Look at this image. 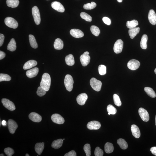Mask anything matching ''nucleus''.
Returning <instances> with one entry per match:
<instances>
[{
    "instance_id": "obj_1",
    "label": "nucleus",
    "mask_w": 156,
    "mask_h": 156,
    "mask_svg": "<svg viewBox=\"0 0 156 156\" xmlns=\"http://www.w3.org/2000/svg\"><path fill=\"white\" fill-rule=\"evenodd\" d=\"M51 83V77L49 74L45 73L42 76L40 86L46 91L49 90Z\"/></svg>"
},
{
    "instance_id": "obj_2",
    "label": "nucleus",
    "mask_w": 156,
    "mask_h": 156,
    "mask_svg": "<svg viewBox=\"0 0 156 156\" xmlns=\"http://www.w3.org/2000/svg\"><path fill=\"white\" fill-rule=\"evenodd\" d=\"M64 83L67 90L70 92L72 90L74 81L71 75L69 74L66 75L64 80Z\"/></svg>"
},
{
    "instance_id": "obj_3",
    "label": "nucleus",
    "mask_w": 156,
    "mask_h": 156,
    "mask_svg": "<svg viewBox=\"0 0 156 156\" xmlns=\"http://www.w3.org/2000/svg\"><path fill=\"white\" fill-rule=\"evenodd\" d=\"M90 83L91 87L94 90L99 91L101 90L102 86L101 81L95 78H92L90 80Z\"/></svg>"
},
{
    "instance_id": "obj_4",
    "label": "nucleus",
    "mask_w": 156,
    "mask_h": 156,
    "mask_svg": "<svg viewBox=\"0 0 156 156\" xmlns=\"http://www.w3.org/2000/svg\"><path fill=\"white\" fill-rule=\"evenodd\" d=\"M33 19L37 25H39L41 21L40 14L38 8L36 6H34L32 9Z\"/></svg>"
},
{
    "instance_id": "obj_5",
    "label": "nucleus",
    "mask_w": 156,
    "mask_h": 156,
    "mask_svg": "<svg viewBox=\"0 0 156 156\" xmlns=\"http://www.w3.org/2000/svg\"><path fill=\"white\" fill-rule=\"evenodd\" d=\"M4 22L7 26L11 28L16 29L17 28L18 26L17 22L12 17H6L4 20Z\"/></svg>"
},
{
    "instance_id": "obj_6",
    "label": "nucleus",
    "mask_w": 156,
    "mask_h": 156,
    "mask_svg": "<svg viewBox=\"0 0 156 156\" xmlns=\"http://www.w3.org/2000/svg\"><path fill=\"white\" fill-rule=\"evenodd\" d=\"M123 42L122 40L119 39L115 42L113 50L114 52L117 54L121 53L123 49Z\"/></svg>"
},
{
    "instance_id": "obj_7",
    "label": "nucleus",
    "mask_w": 156,
    "mask_h": 156,
    "mask_svg": "<svg viewBox=\"0 0 156 156\" xmlns=\"http://www.w3.org/2000/svg\"><path fill=\"white\" fill-rule=\"evenodd\" d=\"M88 52H85L80 57V61L82 65L83 66H86L90 63V57L89 55Z\"/></svg>"
},
{
    "instance_id": "obj_8",
    "label": "nucleus",
    "mask_w": 156,
    "mask_h": 156,
    "mask_svg": "<svg viewBox=\"0 0 156 156\" xmlns=\"http://www.w3.org/2000/svg\"><path fill=\"white\" fill-rule=\"evenodd\" d=\"M2 102L4 107L9 110L13 111L15 110V107L14 103L10 100L6 99H3Z\"/></svg>"
},
{
    "instance_id": "obj_9",
    "label": "nucleus",
    "mask_w": 156,
    "mask_h": 156,
    "mask_svg": "<svg viewBox=\"0 0 156 156\" xmlns=\"http://www.w3.org/2000/svg\"><path fill=\"white\" fill-rule=\"evenodd\" d=\"M140 65V62L138 60L132 59L129 61L128 63L127 66L129 69L132 70H137Z\"/></svg>"
},
{
    "instance_id": "obj_10",
    "label": "nucleus",
    "mask_w": 156,
    "mask_h": 156,
    "mask_svg": "<svg viewBox=\"0 0 156 156\" xmlns=\"http://www.w3.org/2000/svg\"><path fill=\"white\" fill-rule=\"evenodd\" d=\"M139 113L140 117L142 121L144 122H148L150 119V117L148 111L142 108H140L139 110Z\"/></svg>"
},
{
    "instance_id": "obj_11",
    "label": "nucleus",
    "mask_w": 156,
    "mask_h": 156,
    "mask_svg": "<svg viewBox=\"0 0 156 156\" xmlns=\"http://www.w3.org/2000/svg\"><path fill=\"white\" fill-rule=\"evenodd\" d=\"M51 119L54 123L58 124H63L65 122L64 118L58 114H54L51 116Z\"/></svg>"
},
{
    "instance_id": "obj_12",
    "label": "nucleus",
    "mask_w": 156,
    "mask_h": 156,
    "mask_svg": "<svg viewBox=\"0 0 156 156\" xmlns=\"http://www.w3.org/2000/svg\"><path fill=\"white\" fill-rule=\"evenodd\" d=\"M8 128L10 133L13 134L18 128V125L16 122L12 119L8 120Z\"/></svg>"
},
{
    "instance_id": "obj_13",
    "label": "nucleus",
    "mask_w": 156,
    "mask_h": 156,
    "mask_svg": "<svg viewBox=\"0 0 156 156\" xmlns=\"http://www.w3.org/2000/svg\"><path fill=\"white\" fill-rule=\"evenodd\" d=\"M52 7L55 10L60 12H63L65 11V9L62 4L59 2L54 1L51 4Z\"/></svg>"
},
{
    "instance_id": "obj_14",
    "label": "nucleus",
    "mask_w": 156,
    "mask_h": 156,
    "mask_svg": "<svg viewBox=\"0 0 156 156\" xmlns=\"http://www.w3.org/2000/svg\"><path fill=\"white\" fill-rule=\"evenodd\" d=\"M101 126V124L99 122L92 121L88 122L87 127L90 130H97L100 128Z\"/></svg>"
},
{
    "instance_id": "obj_15",
    "label": "nucleus",
    "mask_w": 156,
    "mask_h": 156,
    "mask_svg": "<svg viewBox=\"0 0 156 156\" xmlns=\"http://www.w3.org/2000/svg\"><path fill=\"white\" fill-rule=\"evenodd\" d=\"M88 98V95L86 93H84L81 94L78 96L76 100L78 104L80 105H84Z\"/></svg>"
},
{
    "instance_id": "obj_16",
    "label": "nucleus",
    "mask_w": 156,
    "mask_h": 156,
    "mask_svg": "<svg viewBox=\"0 0 156 156\" xmlns=\"http://www.w3.org/2000/svg\"><path fill=\"white\" fill-rule=\"evenodd\" d=\"M29 119L32 121L36 122H39L41 121L42 117L38 114L35 112H32L29 115Z\"/></svg>"
},
{
    "instance_id": "obj_17",
    "label": "nucleus",
    "mask_w": 156,
    "mask_h": 156,
    "mask_svg": "<svg viewBox=\"0 0 156 156\" xmlns=\"http://www.w3.org/2000/svg\"><path fill=\"white\" fill-rule=\"evenodd\" d=\"M148 19L149 22L152 25H155L156 24V14L154 10H151L149 11Z\"/></svg>"
},
{
    "instance_id": "obj_18",
    "label": "nucleus",
    "mask_w": 156,
    "mask_h": 156,
    "mask_svg": "<svg viewBox=\"0 0 156 156\" xmlns=\"http://www.w3.org/2000/svg\"><path fill=\"white\" fill-rule=\"evenodd\" d=\"M39 70L38 68L35 67L29 70L26 72V75L28 77L32 78L36 76L38 73Z\"/></svg>"
},
{
    "instance_id": "obj_19",
    "label": "nucleus",
    "mask_w": 156,
    "mask_h": 156,
    "mask_svg": "<svg viewBox=\"0 0 156 156\" xmlns=\"http://www.w3.org/2000/svg\"><path fill=\"white\" fill-rule=\"evenodd\" d=\"M70 32L72 36L76 38H81L84 36L83 32L78 29H72L70 30Z\"/></svg>"
},
{
    "instance_id": "obj_20",
    "label": "nucleus",
    "mask_w": 156,
    "mask_h": 156,
    "mask_svg": "<svg viewBox=\"0 0 156 156\" xmlns=\"http://www.w3.org/2000/svg\"><path fill=\"white\" fill-rule=\"evenodd\" d=\"M131 130L132 134L135 138H139L140 136V132L138 127L136 125L133 124L131 126Z\"/></svg>"
},
{
    "instance_id": "obj_21",
    "label": "nucleus",
    "mask_w": 156,
    "mask_h": 156,
    "mask_svg": "<svg viewBox=\"0 0 156 156\" xmlns=\"http://www.w3.org/2000/svg\"><path fill=\"white\" fill-rule=\"evenodd\" d=\"M37 64V62L35 60H30L26 62L24 64L23 68L24 70H28L36 66Z\"/></svg>"
},
{
    "instance_id": "obj_22",
    "label": "nucleus",
    "mask_w": 156,
    "mask_h": 156,
    "mask_svg": "<svg viewBox=\"0 0 156 156\" xmlns=\"http://www.w3.org/2000/svg\"><path fill=\"white\" fill-rule=\"evenodd\" d=\"M44 147V142L36 143L35 146V150L36 152L39 155H41L42 152H43Z\"/></svg>"
},
{
    "instance_id": "obj_23",
    "label": "nucleus",
    "mask_w": 156,
    "mask_h": 156,
    "mask_svg": "<svg viewBox=\"0 0 156 156\" xmlns=\"http://www.w3.org/2000/svg\"><path fill=\"white\" fill-rule=\"evenodd\" d=\"M63 42L62 40L59 38H57L55 40L54 44V47L55 49L61 50L63 48Z\"/></svg>"
},
{
    "instance_id": "obj_24",
    "label": "nucleus",
    "mask_w": 156,
    "mask_h": 156,
    "mask_svg": "<svg viewBox=\"0 0 156 156\" xmlns=\"http://www.w3.org/2000/svg\"><path fill=\"white\" fill-rule=\"evenodd\" d=\"M140 28L139 27H135L129 30L128 32L131 39L134 38L135 37L139 32Z\"/></svg>"
},
{
    "instance_id": "obj_25",
    "label": "nucleus",
    "mask_w": 156,
    "mask_h": 156,
    "mask_svg": "<svg viewBox=\"0 0 156 156\" xmlns=\"http://www.w3.org/2000/svg\"><path fill=\"white\" fill-rule=\"evenodd\" d=\"M19 3V0H7L6 4L9 7L14 8L17 7Z\"/></svg>"
},
{
    "instance_id": "obj_26",
    "label": "nucleus",
    "mask_w": 156,
    "mask_h": 156,
    "mask_svg": "<svg viewBox=\"0 0 156 156\" xmlns=\"http://www.w3.org/2000/svg\"><path fill=\"white\" fill-rule=\"evenodd\" d=\"M65 61L68 66H72L75 64L74 57L72 54H69L65 57Z\"/></svg>"
},
{
    "instance_id": "obj_27",
    "label": "nucleus",
    "mask_w": 156,
    "mask_h": 156,
    "mask_svg": "<svg viewBox=\"0 0 156 156\" xmlns=\"http://www.w3.org/2000/svg\"><path fill=\"white\" fill-rule=\"evenodd\" d=\"M16 44L15 39L12 38L11 39L9 43L7 46V49L11 52H13L16 50Z\"/></svg>"
},
{
    "instance_id": "obj_28",
    "label": "nucleus",
    "mask_w": 156,
    "mask_h": 156,
    "mask_svg": "<svg viewBox=\"0 0 156 156\" xmlns=\"http://www.w3.org/2000/svg\"><path fill=\"white\" fill-rule=\"evenodd\" d=\"M63 142V140L61 139L55 140L52 142V146L55 149H59L62 146Z\"/></svg>"
},
{
    "instance_id": "obj_29",
    "label": "nucleus",
    "mask_w": 156,
    "mask_h": 156,
    "mask_svg": "<svg viewBox=\"0 0 156 156\" xmlns=\"http://www.w3.org/2000/svg\"><path fill=\"white\" fill-rule=\"evenodd\" d=\"M148 37L146 35L144 34L142 36L140 41V47L143 49H146L147 48V43L148 41Z\"/></svg>"
},
{
    "instance_id": "obj_30",
    "label": "nucleus",
    "mask_w": 156,
    "mask_h": 156,
    "mask_svg": "<svg viewBox=\"0 0 156 156\" xmlns=\"http://www.w3.org/2000/svg\"><path fill=\"white\" fill-rule=\"evenodd\" d=\"M29 37L31 46L33 48H38V44L34 36L32 35H30Z\"/></svg>"
},
{
    "instance_id": "obj_31",
    "label": "nucleus",
    "mask_w": 156,
    "mask_h": 156,
    "mask_svg": "<svg viewBox=\"0 0 156 156\" xmlns=\"http://www.w3.org/2000/svg\"><path fill=\"white\" fill-rule=\"evenodd\" d=\"M104 150L106 153H112L114 150L113 144L110 142H107L105 145Z\"/></svg>"
},
{
    "instance_id": "obj_32",
    "label": "nucleus",
    "mask_w": 156,
    "mask_h": 156,
    "mask_svg": "<svg viewBox=\"0 0 156 156\" xmlns=\"http://www.w3.org/2000/svg\"><path fill=\"white\" fill-rule=\"evenodd\" d=\"M117 143L123 150H126L128 147V144L125 140L122 139H119L117 140Z\"/></svg>"
},
{
    "instance_id": "obj_33",
    "label": "nucleus",
    "mask_w": 156,
    "mask_h": 156,
    "mask_svg": "<svg viewBox=\"0 0 156 156\" xmlns=\"http://www.w3.org/2000/svg\"><path fill=\"white\" fill-rule=\"evenodd\" d=\"M144 90L146 92L149 96L152 98H155L156 94L155 91L151 88L149 87H146Z\"/></svg>"
},
{
    "instance_id": "obj_34",
    "label": "nucleus",
    "mask_w": 156,
    "mask_h": 156,
    "mask_svg": "<svg viewBox=\"0 0 156 156\" xmlns=\"http://www.w3.org/2000/svg\"><path fill=\"white\" fill-rule=\"evenodd\" d=\"M139 23L138 21L135 20L127 22L126 25L127 27L130 29L136 27L138 25Z\"/></svg>"
},
{
    "instance_id": "obj_35",
    "label": "nucleus",
    "mask_w": 156,
    "mask_h": 156,
    "mask_svg": "<svg viewBox=\"0 0 156 156\" xmlns=\"http://www.w3.org/2000/svg\"><path fill=\"white\" fill-rule=\"evenodd\" d=\"M97 6V4L94 2H91V3H87L84 4L83 8L85 9L91 10Z\"/></svg>"
},
{
    "instance_id": "obj_36",
    "label": "nucleus",
    "mask_w": 156,
    "mask_h": 156,
    "mask_svg": "<svg viewBox=\"0 0 156 156\" xmlns=\"http://www.w3.org/2000/svg\"><path fill=\"white\" fill-rule=\"evenodd\" d=\"M91 32L92 34L96 36H98L100 33L99 29L97 27L95 26H92L90 28Z\"/></svg>"
},
{
    "instance_id": "obj_37",
    "label": "nucleus",
    "mask_w": 156,
    "mask_h": 156,
    "mask_svg": "<svg viewBox=\"0 0 156 156\" xmlns=\"http://www.w3.org/2000/svg\"><path fill=\"white\" fill-rule=\"evenodd\" d=\"M80 16L82 19L86 21L91 22L92 20V17L90 16L85 12H81Z\"/></svg>"
},
{
    "instance_id": "obj_38",
    "label": "nucleus",
    "mask_w": 156,
    "mask_h": 156,
    "mask_svg": "<svg viewBox=\"0 0 156 156\" xmlns=\"http://www.w3.org/2000/svg\"><path fill=\"white\" fill-rule=\"evenodd\" d=\"M114 102L115 105L118 106L121 105L122 103L119 97L116 94H114L113 96Z\"/></svg>"
},
{
    "instance_id": "obj_39",
    "label": "nucleus",
    "mask_w": 156,
    "mask_h": 156,
    "mask_svg": "<svg viewBox=\"0 0 156 156\" xmlns=\"http://www.w3.org/2000/svg\"><path fill=\"white\" fill-rule=\"evenodd\" d=\"M107 110L108 113L112 115L115 114L117 111L116 109L111 104L109 105L107 107Z\"/></svg>"
},
{
    "instance_id": "obj_40",
    "label": "nucleus",
    "mask_w": 156,
    "mask_h": 156,
    "mask_svg": "<svg viewBox=\"0 0 156 156\" xmlns=\"http://www.w3.org/2000/svg\"><path fill=\"white\" fill-rule=\"evenodd\" d=\"M11 80V77L9 75L3 73L0 74V81H9Z\"/></svg>"
},
{
    "instance_id": "obj_41",
    "label": "nucleus",
    "mask_w": 156,
    "mask_h": 156,
    "mask_svg": "<svg viewBox=\"0 0 156 156\" xmlns=\"http://www.w3.org/2000/svg\"><path fill=\"white\" fill-rule=\"evenodd\" d=\"M99 74L101 75H103L106 74V66L103 65H100L98 67Z\"/></svg>"
},
{
    "instance_id": "obj_42",
    "label": "nucleus",
    "mask_w": 156,
    "mask_h": 156,
    "mask_svg": "<svg viewBox=\"0 0 156 156\" xmlns=\"http://www.w3.org/2000/svg\"><path fill=\"white\" fill-rule=\"evenodd\" d=\"M84 150L86 154V156H91V146L90 144H87L85 145L84 147Z\"/></svg>"
},
{
    "instance_id": "obj_43",
    "label": "nucleus",
    "mask_w": 156,
    "mask_h": 156,
    "mask_svg": "<svg viewBox=\"0 0 156 156\" xmlns=\"http://www.w3.org/2000/svg\"><path fill=\"white\" fill-rule=\"evenodd\" d=\"M46 91L40 86L38 88L37 91V94L39 96L42 97L46 94Z\"/></svg>"
},
{
    "instance_id": "obj_44",
    "label": "nucleus",
    "mask_w": 156,
    "mask_h": 156,
    "mask_svg": "<svg viewBox=\"0 0 156 156\" xmlns=\"http://www.w3.org/2000/svg\"><path fill=\"white\" fill-rule=\"evenodd\" d=\"M4 151L6 155L8 156H12L14 153V150L10 148H5L4 149Z\"/></svg>"
},
{
    "instance_id": "obj_45",
    "label": "nucleus",
    "mask_w": 156,
    "mask_h": 156,
    "mask_svg": "<svg viewBox=\"0 0 156 156\" xmlns=\"http://www.w3.org/2000/svg\"><path fill=\"white\" fill-rule=\"evenodd\" d=\"M95 156H102L104 154L103 150L99 147H97L95 151Z\"/></svg>"
},
{
    "instance_id": "obj_46",
    "label": "nucleus",
    "mask_w": 156,
    "mask_h": 156,
    "mask_svg": "<svg viewBox=\"0 0 156 156\" xmlns=\"http://www.w3.org/2000/svg\"><path fill=\"white\" fill-rule=\"evenodd\" d=\"M102 20L107 25H110L111 24V20L107 17H104L102 19Z\"/></svg>"
},
{
    "instance_id": "obj_47",
    "label": "nucleus",
    "mask_w": 156,
    "mask_h": 156,
    "mask_svg": "<svg viewBox=\"0 0 156 156\" xmlns=\"http://www.w3.org/2000/svg\"><path fill=\"white\" fill-rule=\"evenodd\" d=\"M65 156H76V153L74 150H72L66 153L64 155Z\"/></svg>"
},
{
    "instance_id": "obj_48",
    "label": "nucleus",
    "mask_w": 156,
    "mask_h": 156,
    "mask_svg": "<svg viewBox=\"0 0 156 156\" xmlns=\"http://www.w3.org/2000/svg\"><path fill=\"white\" fill-rule=\"evenodd\" d=\"M4 35L2 34H0V46H1L4 43Z\"/></svg>"
},
{
    "instance_id": "obj_49",
    "label": "nucleus",
    "mask_w": 156,
    "mask_h": 156,
    "mask_svg": "<svg viewBox=\"0 0 156 156\" xmlns=\"http://www.w3.org/2000/svg\"><path fill=\"white\" fill-rule=\"evenodd\" d=\"M150 151L153 154L156 156V147H152L150 149Z\"/></svg>"
},
{
    "instance_id": "obj_50",
    "label": "nucleus",
    "mask_w": 156,
    "mask_h": 156,
    "mask_svg": "<svg viewBox=\"0 0 156 156\" xmlns=\"http://www.w3.org/2000/svg\"><path fill=\"white\" fill-rule=\"evenodd\" d=\"M6 54L5 53L0 51V60H2L5 57Z\"/></svg>"
},
{
    "instance_id": "obj_51",
    "label": "nucleus",
    "mask_w": 156,
    "mask_h": 156,
    "mask_svg": "<svg viewBox=\"0 0 156 156\" xmlns=\"http://www.w3.org/2000/svg\"><path fill=\"white\" fill-rule=\"evenodd\" d=\"M2 124L4 126H5L6 125V122L5 120H3L2 121Z\"/></svg>"
},
{
    "instance_id": "obj_52",
    "label": "nucleus",
    "mask_w": 156,
    "mask_h": 156,
    "mask_svg": "<svg viewBox=\"0 0 156 156\" xmlns=\"http://www.w3.org/2000/svg\"><path fill=\"white\" fill-rule=\"evenodd\" d=\"M117 1L118 2H119V3H121L122 1V0H117Z\"/></svg>"
},
{
    "instance_id": "obj_53",
    "label": "nucleus",
    "mask_w": 156,
    "mask_h": 156,
    "mask_svg": "<svg viewBox=\"0 0 156 156\" xmlns=\"http://www.w3.org/2000/svg\"><path fill=\"white\" fill-rule=\"evenodd\" d=\"M0 156H4V155L3 154H1V155H0Z\"/></svg>"
},
{
    "instance_id": "obj_54",
    "label": "nucleus",
    "mask_w": 156,
    "mask_h": 156,
    "mask_svg": "<svg viewBox=\"0 0 156 156\" xmlns=\"http://www.w3.org/2000/svg\"><path fill=\"white\" fill-rule=\"evenodd\" d=\"M26 156H29L30 155H29L27 153L26 154Z\"/></svg>"
},
{
    "instance_id": "obj_55",
    "label": "nucleus",
    "mask_w": 156,
    "mask_h": 156,
    "mask_svg": "<svg viewBox=\"0 0 156 156\" xmlns=\"http://www.w3.org/2000/svg\"><path fill=\"white\" fill-rule=\"evenodd\" d=\"M154 71H155V74H156V68L155 69Z\"/></svg>"
},
{
    "instance_id": "obj_56",
    "label": "nucleus",
    "mask_w": 156,
    "mask_h": 156,
    "mask_svg": "<svg viewBox=\"0 0 156 156\" xmlns=\"http://www.w3.org/2000/svg\"><path fill=\"white\" fill-rule=\"evenodd\" d=\"M155 125H156V115L155 118Z\"/></svg>"
},
{
    "instance_id": "obj_57",
    "label": "nucleus",
    "mask_w": 156,
    "mask_h": 156,
    "mask_svg": "<svg viewBox=\"0 0 156 156\" xmlns=\"http://www.w3.org/2000/svg\"><path fill=\"white\" fill-rule=\"evenodd\" d=\"M108 114L109 115H110V113H108Z\"/></svg>"
},
{
    "instance_id": "obj_58",
    "label": "nucleus",
    "mask_w": 156,
    "mask_h": 156,
    "mask_svg": "<svg viewBox=\"0 0 156 156\" xmlns=\"http://www.w3.org/2000/svg\"><path fill=\"white\" fill-rule=\"evenodd\" d=\"M63 140H65V139H63Z\"/></svg>"
},
{
    "instance_id": "obj_59",
    "label": "nucleus",
    "mask_w": 156,
    "mask_h": 156,
    "mask_svg": "<svg viewBox=\"0 0 156 156\" xmlns=\"http://www.w3.org/2000/svg\"><path fill=\"white\" fill-rule=\"evenodd\" d=\"M47 1H48V0H47Z\"/></svg>"
}]
</instances>
